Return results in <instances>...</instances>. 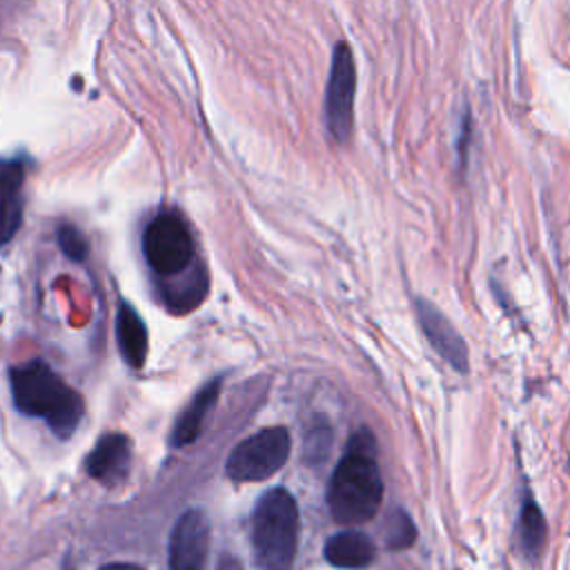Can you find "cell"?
<instances>
[{
	"label": "cell",
	"instance_id": "obj_1",
	"mask_svg": "<svg viewBox=\"0 0 570 570\" xmlns=\"http://www.w3.org/2000/svg\"><path fill=\"white\" fill-rule=\"evenodd\" d=\"M383 501V479L376 463V441L370 430L350 436L327 485V508L341 525L370 521Z\"/></svg>",
	"mask_w": 570,
	"mask_h": 570
},
{
	"label": "cell",
	"instance_id": "obj_12",
	"mask_svg": "<svg viewBox=\"0 0 570 570\" xmlns=\"http://www.w3.org/2000/svg\"><path fill=\"white\" fill-rule=\"evenodd\" d=\"M116 341L120 356L129 367H142L149 350V336L142 316L129 305L120 303L116 314Z\"/></svg>",
	"mask_w": 570,
	"mask_h": 570
},
{
	"label": "cell",
	"instance_id": "obj_3",
	"mask_svg": "<svg viewBox=\"0 0 570 570\" xmlns=\"http://www.w3.org/2000/svg\"><path fill=\"white\" fill-rule=\"evenodd\" d=\"M252 543L265 570H287L298 548V505L285 488L267 490L252 512Z\"/></svg>",
	"mask_w": 570,
	"mask_h": 570
},
{
	"label": "cell",
	"instance_id": "obj_13",
	"mask_svg": "<svg viewBox=\"0 0 570 570\" xmlns=\"http://www.w3.org/2000/svg\"><path fill=\"white\" fill-rule=\"evenodd\" d=\"M323 554L336 568L358 570V568H367L374 561L376 550L367 534L358 530H343L327 539Z\"/></svg>",
	"mask_w": 570,
	"mask_h": 570
},
{
	"label": "cell",
	"instance_id": "obj_8",
	"mask_svg": "<svg viewBox=\"0 0 570 570\" xmlns=\"http://www.w3.org/2000/svg\"><path fill=\"white\" fill-rule=\"evenodd\" d=\"M416 316L430 341L443 361H448L456 372H468L470 356L468 345L450 318L430 301L416 298Z\"/></svg>",
	"mask_w": 570,
	"mask_h": 570
},
{
	"label": "cell",
	"instance_id": "obj_5",
	"mask_svg": "<svg viewBox=\"0 0 570 570\" xmlns=\"http://www.w3.org/2000/svg\"><path fill=\"white\" fill-rule=\"evenodd\" d=\"M289 432L285 428H265L240 441L227 456L225 472L234 481H263L278 472L289 456Z\"/></svg>",
	"mask_w": 570,
	"mask_h": 570
},
{
	"label": "cell",
	"instance_id": "obj_2",
	"mask_svg": "<svg viewBox=\"0 0 570 570\" xmlns=\"http://www.w3.org/2000/svg\"><path fill=\"white\" fill-rule=\"evenodd\" d=\"M11 394L16 407L47 421L51 432L67 439L85 416L82 396L69 387L42 358H31L9 370Z\"/></svg>",
	"mask_w": 570,
	"mask_h": 570
},
{
	"label": "cell",
	"instance_id": "obj_9",
	"mask_svg": "<svg viewBox=\"0 0 570 570\" xmlns=\"http://www.w3.org/2000/svg\"><path fill=\"white\" fill-rule=\"evenodd\" d=\"M131 468V443L125 434L109 432L96 441L85 459V470L102 485H118Z\"/></svg>",
	"mask_w": 570,
	"mask_h": 570
},
{
	"label": "cell",
	"instance_id": "obj_16",
	"mask_svg": "<svg viewBox=\"0 0 570 570\" xmlns=\"http://www.w3.org/2000/svg\"><path fill=\"white\" fill-rule=\"evenodd\" d=\"M58 245H60L62 254L76 263L85 261L89 254V243H87L85 234L71 223H62L58 227Z\"/></svg>",
	"mask_w": 570,
	"mask_h": 570
},
{
	"label": "cell",
	"instance_id": "obj_15",
	"mask_svg": "<svg viewBox=\"0 0 570 570\" xmlns=\"http://www.w3.org/2000/svg\"><path fill=\"white\" fill-rule=\"evenodd\" d=\"M416 539V528L412 523V519L403 512V510H394L390 512L387 521H385V543L392 550H403L410 548Z\"/></svg>",
	"mask_w": 570,
	"mask_h": 570
},
{
	"label": "cell",
	"instance_id": "obj_4",
	"mask_svg": "<svg viewBox=\"0 0 570 570\" xmlns=\"http://www.w3.org/2000/svg\"><path fill=\"white\" fill-rule=\"evenodd\" d=\"M142 252L151 272L163 281L176 278L196 265L191 232L174 212L151 218L142 234Z\"/></svg>",
	"mask_w": 570,
	"mask_h": 570
},
{
	"label": "cell",
	"instance_id": "obj_7",
	"mask_svg": "<svg viewBox=\"0 0 570 570\" xmlns=\"http://www.w3.org/2000/svg\"><path fill=\"white\" fill-rule=\"evenodd\" d=\"M209 525L200 510H187L174 525L169 541V570H203Z\"/></svg>",
	"mask_w": 570,
	"mask_h": 570
},
{
	"label": "cell",
	"instance_id": "obj_11",
	"mask_svg": "<svg viewBox=\"0 0 570 570\" xmlns=\"http://www.w3.org/2000/svg\"><path fill=\"white\" fill-rule=\"evenodd\" d=\"M220 383H223L220 376H216V379H212L209 383H205V385L194 394V399L185 405V410L178 414V419H176V423H174V430H171V445H174V448L189 445V443H194V441L198 439V434L203 432L205 419L209 416L212 407H214L216 401H218Z\"/></svg>",
	"mask_w": 570,
	"mask_h": 570
},
{
	"label": "cell",
	"instance_id": "obj_17",
	"mask_svg": "<svg viewBox=\"0 0 570 570\" xmlns=\"http://www.w3.org/2000/svg\"><path fill=\"white\" fill-rule=\"evenodd\" d=\"M100 570H142V568H138L134 563H109V566H105Z\"/></svg>",
	"mask_w": 570,
	"mask_h": 570
},
{
	"label": "cell",
	"instance_id": "obj_14",
	"mask_svg": "<svg viewBox=\"0 0 570 570\" xmlns=\"http://www.w3.org/2000/svg\"><path fill=\"white\" fill-rule=\"evenodd\" d=\"M517 537H519V548L523 550V554L530 561L539 559V554H541V550L546 546L548 528H546V519H543L541 508L537 505V501L530 494L521 503Z\"/></svg>",
	"mask_w": 570,
	"mask_h": 570
},
{
	"label": "cell",
	"instance_id": "obj_6",
	"mask_svg": "<svg viewBox=\"0 0 570 570\" xmlns=\"http://www.w3.org/2000/svg\"><path fill=\"white\" fill-rule=\"evenodd\" d=\"M356 94V65L347 42H338L332 53L325 89V125L334 140L343 142L352 134Z\"/></svg>",
	"mask_w": 570,
	"mask_h": 570
},
{
	"label": "cell",
	"instance_id": "obj_10",
	"mask_svg": "<svg viewBox=\"0 0 570 570\" xmlns=\"http://www.w3.org/2000/svg\"><path fill=\"white\" fill-rule=\"evenodd\" d=\"M24 160L0 158V245L13 240L24 216Z\"/></svg>",
	"mask_w": 570,
	"mask_h": 570
}]
</instances>
